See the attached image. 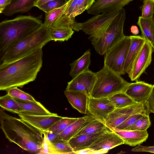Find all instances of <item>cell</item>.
Listing matches in <instances>:
<instances>
[{
    "instance_id": "1",
    "label": "cell",
    "mask_w": 154,
    "mask_h": 154,
    "mask_svg": "<svg viewBox=\"0 0 154 154\" xmlns=\"http://www.w3.org/2000/svg\"><path fill=\"white\" fill-rule=\"evenodd\" d=\"M42 48L12 62L0 64V90L22 88L34 81L42 66Z\"/></svg>"
},
{
    "instance_id": "2",
    "label": "cell",
    "mask_w": 154,
    "mask_h": 154,
    "mask_svg": "<svg viewBox=\"0 0 154 154\" xmlns=\"http://www.w3.org/2000/svg\"><path fill=\"white\" fill-rule=\"evenodd\" d=\"M0 128L6 137L23 149L39 154L45 136V132L22 120L0 110Z\"/></svg>"
},
{
    "instance_id": "3",
    "label": "cell",
    "mask_w": 154,
    "mask_h": 154,
    "mask_svg": "<svg viewBox=\"0 0 154 154\" xmlns=\"http://www.w3.org/2000/svg\"><path fill=\"white\" fill-rule=\"evenodd\" d=\"M43 24L39 17L20 16L0 23V59L13 45L38 29Z\"/></svg>"
},
{
    "instance_id": "4",
    "label": "cell",
    "mask_w": 154,
    "mask_h": 154,
    "mask_svg": "<svg viewBox=\"0 0 154 154\" xmlns=\"http://www.w3.org/2000/svg\"><path fill=\"white\" fill-rule=\"evenodd\" d=\"M51 41L49 29L44 23L33 32L16 42L0 59V64L9 63L42 48Z\"/></svg>"
},
{
    "instance_id": "5",
    "label": "cell",
    "mask_w": 154,
    "mask_h": 154,
    "mask_svg": "<svg viewBox=\"0 0 154 154\" xmlns=\"http://www.w3.org/2000/svg\"><path fill=\"white\" fill-rule=\"evenodd\" d=\"M126 12L123 8L105 27L89 38L96 52L104 55L125 36L123 31Z\"/></svg>"
},
{
    "instance_id": "6",
    "label": "cell",
    "mask_w": 154,
    "mask_h": 154,
    "mask_svg": "<svg viewBox=\"0 0 154 154\" xmlns=\"http://www.w3.org/2000/svg\"><path fill=\"white\" fill-rule=\"evenodd\" d=\"M95 73L96 79L91 94L92 97H108L118 93L125 92L130 83L104 66Z\"/></svg>"
},
{
    "instance_id": "7",
    "label": "cell",
    "mask_w": 154,
    "mask_h": 154,
    "mask_svg": "<svg viewBox=\"0 0 154 154\" xmlns=\"http://www.w3.org/2000/svg\"><path fill=\"white\" fill-rule=\"evenodd\" d=\"M131 42L130 36H125L107 51L104 54V66L120 75L124 74V66Z\"/></svg>"
},
{
    "instance_id": "8",
    "label": "cell",
    "mask_w": 154,
    "mask_h": 154,
    "mask_svg": "<svg viewBox=\"0 0 154 154\" xmlns=\"http://www.w3.org/2000/svg\"><path fill=\"white\" fill-rule=\"evenodd\" d=\"M149 114L144 104L137 103L124 108H115L107 116L105 124L109 130L112 131L131 115Z\"/></svg>"
},
{
    "instance_id": "9",
    "label": "cell",
    "mask_w": 154,
    "mask_h": 154,
    "mask_svg": "<svg viewBox=\"0 0 154 154\" xmlns=\"http://www.w3.org/2000/svg\"><path fill=\"white\" fill-rule=\"evenodd\" d=\"M153 52L151 45L145 41L128 73L129 77L132 81H137L150 65Z\"/></svg>"
},
{
    "instance_id": "10",
    "label": "cell",
    "mask_w": 154,
    "mask_h": 154,
    "mask_svg": "<svg viewBox=\"0 0 154 154\" xmlns=\"http://www.w3.org/2000/svg\"><path fill=\"white\" fill-rule=\"evenodd\" d=\"M115 108L108 97H89L88 111L91 116L105 123L109 114Z\"/></svg>"
},
{
    "instance_id": "11",
    "label": "cell",
    "mask_w": 154,
    "mask_h": 154,
    "mask_svg": "<svg viewBox=\"0 0 154 154\" xmlns=\"http://www.w3.org/2000/svg\"><path fill=\"white\" fill-rule=\"evenodd\" d=\"M121 9L94 15L82 23L81 30L90 36L94 35L107 25L119 14Z\"/></svg>"
},
{
    "instance_id": "12",
    "label": "cell",
    "mask_w": 154,
    "mask_h": 154,
    "mask_svg": "<svg viewBox=\"0 0 154 154\" xmlns=\"http://www.w3.org/2000/svg\"><path fill=\"white\" fill-rule=\"evenodd\" d=\"M96 79L95 73L88 69L69 82L66 90L83 92L90 97Z\"/></svg>"
},
{
    "instance_id": "13",
    "label": "cell",
    "mask_w": 154,
    "mask_h": 154,
    "mask_svg": "<svg viewBox=\"0 0 154 154\" xmlns=\"http://www.w3.org/2000/svg\"><path fill=\"white\" fill-rule=\"evenodd\" d=\"M124 144L123 140L114 131L109 129L100 134L88 148L94 152L108 151L117 146Z\"/></svg>"
},
{
    "instance_id": "14",
    "label": "cell",
    "mask_w": 154,
    "mask_h": 154,
    "mask_svg": "<svg viewBox=\"0 0 154 154\" xmlns=\"http://www.w3.org/2000/svg\"><path fill=\"white\" fill-rule=\"evenodd\" d=\"M17 114L22 120L43 132L48 131L54 124L63 117L56 113L47 115H33L20 112Z\"/></svg>"
},
{
    "instance_id": "15",
    "label": "cell",
    "mask_w": 154,
    "mask_h": 154,
    "mask_svg": "<svg viewBox=\"0 0 154 154\" xmlns=\"http://www.w3.org/2000/svg\"><path fill=\"white\" fill-rule=\"evenodd\" d=\"M133 0H95L88 10L89 14L94 15L101 13L113 12L121 9Z\"/></svg>"
},
{
    "instance_id": "16",
    "label": "cell",
    "mask_w": 154,
    "mask_h": 154,
    "mask_svg": "<svg viewBox=\"0 0 154 154\" xmlns=\"http://www.w3.org/2000/svg\"><path fill=\"white\" fill-rule=\"evenodd\" d=\"M152 85L143 81L130 83L125 93L137 103L144 104L149 94Z\"/></svg>"
},
{
    "instance_id": "17",
    "label": "cell",
    "mask_w": 154,
    "mask_h": 154,
    "mask_svg": "<svg viewBox=\"0 0 154 154\" xmlns=\"http://www.w3.org/2000/svg\"><path fill=\"white\" fill-rule=\"evenodd\" d=\"M95 0H68L67 7L60 15L64 19L75 20V17L88 10Z\"/></svg>"
},
{
    "instance_id": "18",
    "label": "cell",
    "mask_w": 154,
    "mask_h": 154,
    "mask_svg": "<svg viewBox=\"0 0 154 154\" xmlns=\"http://www.w3.org/2000/svg\"><path fill=\"white\" fill-rule=\"evenodd\" d=\"M112 131L123 140L124 144L132 146L140 144L145 141L149 136L147 130L139 131L114 129Z\"/></svg>"
},
{
    "instance_id": "19",
    "label": "cell",
    "mask_w": 154,
    "mask_h": 154,
    "mask_svg": "<svg viewBox=\"0 0 154 154\" xmlns=\"http://www.w3.org/2000/svg\"><path fill=\"white\" fill-rule=\"evenodd\" d=\"M64 93L73 108L81 113L86 114L89 97L86 94L80 91L66 90Z\"/></svg>"
},
{
    "instance_id": "20",
    "label": "cell",
    "mask_w": 154,
    "mask_h": 154,
    "mask_svg": "<svg viewBox=\"0 0 154 154\" xmlns=\"http://www.w3.org/2000/svg\"><path fill=\"white\" fill-rule=\"evenodd\" d=\"M130 37L131 43L124 67V74L129 72L135 58L146 41L141 36L134 35Z\"/></svg>"
},
{
    "instance_id": "21",
    "label": "cell",
    "mask_w": 154,
    "mask_h": 154,
    "mask_svg": "<svg viewBox=\"0 0 154 154\" xmlns=\"http://www.w3.org/2000/svg\"><path fill=\"white\" fill-rule=\"evenodd\" d=\"M85 116V122L74 137L81 134L89 135L102 133L109 129L105 123L92 116Z\"/></svg>"
},
{
    "instance_id": "22",
    "label": "cell",
    "mask_w": 154,
    "mask_h": 154,
    "mask_svg": "<svg viewBox=\"0 0 154 154\" xmlns=\"http://www.w3.org/2000/svg\"><path fill=\"white\" fill-rule=\"evenodd\" d=\"M25 113L33 115H47L53 114L37 101L21 100L14 98Z\"/></svg>"
},
{
    "instance_id": "23",
    "label": "cell",
    "mask_w": 154,
    "mask_h": 154,
    "mask_svg": "<svg viewBox=\"0 0 154 154\" xmlns=\"http://www.w3.org/2000/svg\"><path fill=\"white\" fill-rule=\"evenodd\" d=\"M102 133L92 134H81L75 136L68 141L74 152L88 148Z\"/></svg>"
},
{
    "instance_id": "24",
    "label": "cell",
    "mask_w": 154,
    "mask_h": 154,
    "mask_svg": "<svg viewBox=\"0 0 154 154\" xmlns=\"http://www.w3.org/2000/svg\"><path fill=\"white\" fill-rule=\"evenodd\" d=\"M37 0H11L2 14L9 16L18 13L26 12L34 6Z\"/></svg>"
},
{
    "instance_id": "25",
    "label": "cell",
    "mask_w": 154,
    "mask_h": 154,
    "mask_svg": "<svg viewBox=\"0 0 154 154\" xmlns=\"http://www.w3.org/2000/svg\"><path fill=\"white\" fill-rule=\"evenodd\" d=\"M91 55L90 50L88 49L80 57L70 64L69 74L72 78L89 69L91 62Z\"/></svg>"
},
{
    "instance_id": "26",
    "label": "cell",
    "mask_w": 154,
    "mask_h": 154,
    "mask_svg": "<svg viewBox=\"0 0 154 154\" xmlns=\"http://www.w3.org/2000/svg\"><path fill=\"white\" fill-rule=\"evenodd\" d=\"M137 24L140 29L141 36L150 43L154 52V22L152 18L145 19L140 16Z\"/></svg>"
},
{
    "instance_id": "27",
    "label": "cell",
    "mask_w": 154,
    "mask_h": 154,
    "mask_svg": "<svg viewBox=\"0 0 154 154\" xmlns=\"http://www.w3.org/2000/svg\"><path fill=\"white\" fill-rule=\"evenodd\" d=\"M48 29L51 40L56 42L67 41L74 32L72 28L66 27H51Z\"/></svg>"
},
{
    "instance_id": "28",
    "label": "cell",
    "mask_w": 154,
    "mask_h": 154,
    "mask_svg": "<svg viewBox=\"0 0 154 154\" xmlns=\"http://www.w3.org/2000/svg\"><path fill=\"white\" fill-rule=\"evenodd\" d=\"M85 121V116L79 118L77 120L68 126L59 135L58 139L68 141L77 133Z\"/></svg>"
},
{
    "instance_id": "29",
    "label": "cell",
    "mask_w": 154,
    "mask_h": 154,
    "mask_svg": "<svg viewBox=\"0 0 154 154\" xmlns=\"http://www.w3.org/2000/svg\"><path fill=\"white\" fill-rule=\"evenodd\" d=\"M46 140L48 154H74V152L68 141H65L60 140L56 143H50L48 141L47 139Z\"/></svg>"
},
{
    "instance_id": "30",
    "label": "cell",
    "mask_w": 154,
    "mask_h": 154,
    "mask_svg": "<svg viewBox=\"0 0 154 154\" xmlns=\"http://www.w3.org/2000/svg\"><path fill=\"white\" fill-rule=\"evenodd\" d=\"M115 108H122L137 103L125 92H120L108 97Z\"/></svg>"
},
{
    "instance_id": "31",
    "label": "cell",
    "mask_w": 154,
    "mask_h": 154,
    "mask_svg": "<svg viewBox=\"0 0 154 154\" xmlns=\"http://www.w3.org/2000/svg\"><path fill=\"white\" fill-rule=\"evenodd\" d=\"M0 106L8 111L16 114L23 112L14 98L8 94L0 97Z\"/></svg>"
},
{
    "instance_id": "32",
    "label": "cell",
    "mask_w": 154,
    "mask_h": 154,
    "mask_svg": "<svg viewBox=\"0 0 154 154\" xmlns=\"http://www.w3.org/2000/svg\"><path fill=\"white\" fill-rule=\"evenodd\" d=\"M79 118L63 117L54 124L48 131L60 134L68 126L77 120Z\"/></svg>"
},
{
    "instance_id": "33",
    "label": "cell",
    "mask_w": 154,
    "mask_h": 154,
    "mask_svg": "<svg viewBox=\"0 0 154 154\" xmlns=\"http://www.w3.org/2000/svg\"><path fill=\"white\" fill-rule=\"evenodd\" d=\"M67 4L68 1L66 4L62 7L45 13L44 23L45 25L48 28H50L64 11Z\"/></svg>"
},
{
    "instance_id": "34",
    "label": "cell",
    "mask_w": 154,
    "mask_h": 154,
    "mask_svg": "<svg viewBox=\"0 0 154 154\" xmlns=\"http://www.w3.org/2000/svg\"><path fill=\"white\" fill-rule=\"evenodd\" d=\"M151 125L149 115H145L139 119L132 126L125 130L144 131L147 130Z\"/></svg>"
},
{
    "instance_id": "35",
    "label": "cell",
    "mask_w": 154,
    "mask_h": 154,
    "mask_svg": "<svg viewBox=\"0 0 154 154\" xmlns=\"http://www.w3.org/2000/svg\"><path fill=\"white\" fill-rule=\"evenodd\" d=\"M7 91L8 94L14 98L33 101H36L31 95L18 89L17 87L11 88Z\"/></svg>"
},
{
    "instance_id": "36",
    "label": "cell",
    "mask_w": 154,
    "mask_h": 154,
    "mask_svg": "<svg viewBox=\"0 0 154 154\" xmlns=\"http://www.w3.org/2000/svg\"><path fill=\"white\" fill-rule=\"evenodd\" d=\"M154 12V0H144L142 6L141 17L145 19L152 17Z\"/></svg>"
},
{
    "instance_id": "37",
    "label": "cell",
    "mask_w": 154,
    "mask_h": 154,
    "mask_svg": "<svg viewBox=\"0 0 154 154\" xmlns=\"http://www.w3.org/2000/svg\"><path fill=\"white\" fill-rule=\"evenodd\" d=\"M67 1L64 0H56L47 2L38 8L45 13L60 8L66 4Z\"/></svg>"
},
{
    "instance_id": "38",
    "label": "cell",
    "mask_w": 154,
    "mask_h": 154,
    "mask_svg": "<svg viewBox=\"0 0 154 154\" xmlns=\"http://www.w3.org/2000/svg\"><path fill=\"white\" fill-rule=\"evenodd\" d=\"M143 115H145L141 114H136L131 115L114 129L125 130L128 128L133 125Z\"/></svg>"
},
{
    "instance_id": "39",
    "label": "cell",
    "mask_w": 154,
    "mask_h": 154,
    "mask_svg": "<svg viewBox=\"0 0 154 154\" xmlns=\"http://www.w3.org/2000/svg\"><path fill=\"white\" fill-rule=\"evenodd\" d=\"M144 105L149 113H154V85H152L151 92Z\"/></svg>"
},
{
    "instance_id": "40",
    "label": "cell",
    "mask_w": 154,
    "mask_h": 154,
    "mask_svg": "<svg viewBox=\"0 0 154 154\" xmlns=\"http://www.w3.org/2000/svg\"><path fill=\"white\" fill-rule=\"evenodd\" d=\"M131 151L134 152H147L154 153V146H144L140 144L133 148Z\"/></svg>"
},
{
    "instance_id": "41",
    "label": "cell",
    "mask_w": 154,
    "mask_h": 154,
    "mask_svg": "<svg viewBox=\"0 0 154 154\" xmlns=\"http://www.w3.org/2000/svg\"><path fill=\"white\" fill-rule=\"evenodd\" d=\"M45 133L46 139L49 143H56L60 140L58 139L59 134L49 131L45 132Z\"/></svg>"
},
{
    "instance_id": "42",
    "label": "cell",
    "mask_w": 154,
    "mask_h": 154,
    "mask_svg": "<svg viewBox=\"0 0 154 154\" xmlns=\"http://www.w3.org/2000/svg\"><path fill=\"white\" fill-rule=\"evenodd\" d=\"M11 0H0V13H2L5 8L11 3Z\"/></svg>"
},
{
    "instance_id": "43",
    "label": "cell",
    "mask_w": 154,
    "mask_h": 154,
    "mask_svg": "<svg viewBox=\"0 0 154 154\" xmlns=\"http://www.w3.org/2000/svg\"><path fill=\"white\" fill-rule=\"evenodd\" d=\"M54 0H37L35 3L34 6L37 7L38 8L39 7L43 5L47 2Z\"/></svg>"
},
{
    "instance_id": "44",
    "label": "cell",
    "mask_w": 154,
    "mask_h": 154,
    "mask_svg": "<svg viewBox=\"0 0 154 154\" xmlns=\"http://www.w3.org/2000/svg\"><path fill=\"white\" fill-rule=\"evenodd\" d=\"M130 29L131 32L135 35H138L139 32V31L138 28L136 25H133L131 26Z\"/></svg>"
},
{
    "instance_id": "45",
    "label": "cell",
    "mask_w": 154,
    "mask_h": 154,
    "mask_svg": "<svg viewBox=\"0 0 154 154\" xmlns=\"http://www.w3.org/2000/svg\"><path fill=\"white\" fill-rule=\"evenodd\" d=\"M152 19L153 20V21L154 22V13H153V16H152Z\"/></svg>"
}]
</instances>
